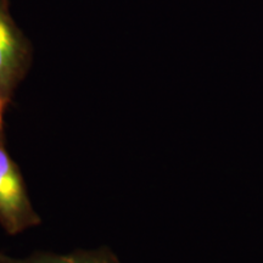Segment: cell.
I'll use <instances>...</instances> for the list:
<instances>
[{"label": "cell", "instance_id": "1", "mask_svg": "<svg viewBox=\"0 0 263 263\" xmlns=\"http://www.w3.org/2000/svg\"><path fill=\"white\" fill-rule=\"evenodd\" d=\"M32 57L31 42L15 24L10 2L0 0V124H4L16 88L28 73Z\"/></svg>", "mask_w": 263, "mask_h": 263}, {"label": "cell", "instance_id": "2", "mask_svg": "<svg viewBox=\"0 0 263 263\" xmlns=\"http://www.w3.org/2000/svg\"><path fill=\"white\" fill-rule=\"evenodd\" d=\"M41 222L21 170L6 149L4 124H0V224L9 235H16Z\"/></svg>", "mask_w": 263, "mask_h": 263}, {"label": "cell", "instance_id": "3", "mask_svg": "<svg viewBox=\"0 0 263 263\" xmlns=\"http://www.w3.org/2000/svg\"><path fill=\"white\" fill-rule=\"evenodd\" d=\"M0 263H121L110 250H76L67 255L35 251L28 257L15 258L0 252Z\"/></svg>", "mask_w": 263, "mask_h": 263}]
</instances>
